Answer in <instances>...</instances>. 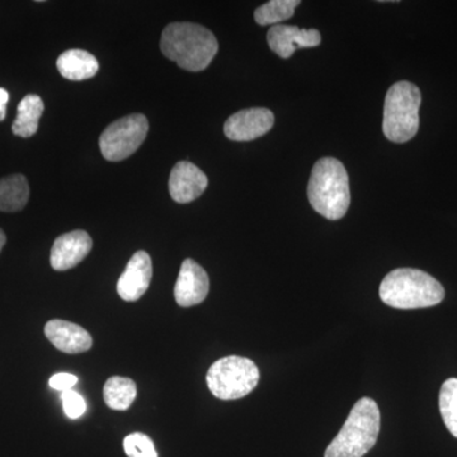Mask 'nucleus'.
<instances>
[{
  "label": "nucleus",
  "instance_id": "f257e3e1",
  "mask_svg": "<svg viewBox=\"0 0 457 457\" xmlns=\"http://www.w3.org/2000/svg\"><path fill=\"white\" fill-rule=\"evenodd\" d=\"M165 57L188 71H204L218 54L219 44L210 29L196 23H170L161 38Z\"/></svg>",
  "mask_w": 457,
  "mask_h": 457
},
{
  "label": "nucleus",
  "instance_id": "f03ea898",
  "mask_svg": "<svg viewBox=\"0 0 457 457\" xmlns=\"http://www.w3.org/2000/svg\"><path fill=\"white\" fill-rule=\"evenodd\" d=\"M308 197L312 209L328 220H339L351 204L350 182L338 159L321 158L312 170Z\"/></svg>",
  "mask_w": 457,
  "mask_h": 457
},
{
  "label": "nucleus",
  "instance_id": "7ed1b4c3",
  "mask_svg": "<svg viewBox=\"0 0 457 457\" xmlns=\"http://www.w3.org/2000/svg\"><path fill=\"white\" fill-rule=\"evenodd\" d=\"M380 297L395 309H422L444 300V286L420 270H394L380 285Z\"/></svg>",
  "mask_w": 457,
  "mask_h": 457
},
{
  "label": "nucleus",
  "instance_id": "20e7f679",
  "mask_svg": "<svg viewBox=\"0 0 457 457\" xmlns=\"http://www.w3.org/2000/svg\"><path fill=\"white\" fill-rule=\"evenodd\" d=\"M381 416L374 399L362 398L352 408L341 431L330 442L324 457H363L375 446Z\"/></svg>",
  "mask_w": 457,
  "mask_h": 457
},
{
  "label": "nucleus",
  "instance_id": "39448f33",
  "mask_svg": "<svg viewBox=\"0 0 457 457\" xmlns=\"http://www.w3.org/2000/svg\"><path fill=\"white\" fill-rule=\"evenodd\" d=\"M422 95L416 84L398 82L390 87L385 97L383 131L393 143H407L420 129Z\"/></svg>",
  "mask_w": 457,
  "mask_h": 457
},
{
  "label": "nucleus",
  "instance_id": "423d86ee",
  "mask_svg": "<svg viewBox=\"0 0 457 457\" xmlns=\"http://www.w3.org/2000/svg\"><path fill=\"white\" fill-rule=\"evenodd\" d=\"M207 386L221 400L245 398L260 381V370L245 357L228 356L216 361L207 371Z\"/></svg>",
  "mask_w": 457,
  "mask_h": 457
},
{
  "label": "nucleus",
  "instance_id": "0eeeda50",
  "mask_svg": "<svg viewBox=\"0 0 457 457\" xmlns=\"http://www.w3.org/2000/svg\"><path fill=\"white\" fill-rule=\"evenodd\" d=\"M149 121L144 114L122 117L102 132L99 147L110 162H121L137 152L145 140Z\"/></svg>",
  "mask_w": 457,
  "mask_h": 457
},
{
  "label": "nucleus",
  "instance_id": "6e6552de",
  "mask_svg": "<svg viewBox=\"0 0 457 457\" xmlns=\"http://www.w3.org/2000/svg\"><path fill=\"white\" fill-rule=\"evenodd\" d=\"M273 123L275 114L269 108H248L228 117L224 132L233 141H252L266 135Z\"/></svg>",
  "mask_w": 457,
  "mask_h": 457
},
{
  "label": "nucleus",
  "instance_id": "1a4fd4ad",
  "mask_svg": "<svg viewBox=\"0 0 457 457\" xmlns=\"http://www.w3.org/2000/svg\"><path fill=\"white\" fill-rule=\"evenodd\" d=\"M209 290L210 279L206 270L194 260L183 262L174 286L177 303L182 308L198 305L206 299Z\"/></svg>",
  "mask_w": 457,
  "mask_h": 457
},
{
  "label": "nucleus",
  "instance_id": "9d476101",
  "mask_svg": "<svg viewBox=\"0 0 457 457\" xmlns=\"http://www.w3.org/2000/svg\"><path fill=\"white\" fill-rule=\"evenodd\" d=\"M152 278V258L146 252H137L117 282V293L125 302H137L149 288Z\"/></svg>",
  "mask_w": 457,
  "mask_h": 457
},
{
  "label": "nucleus",
  "instance_id": "9b49d317",
  "mask_svg": "<svg viewBox=\"0 0 457 457\" xmlns=\"http://www.w3.org/2000/svg\"><path fill=\"white\" fill-rule=\"evenodd\" d=\"M93 242L84 230H75L56 237L51 249V267L55 270L74 269L92 251Z\"/></svg>",
  "mask_w": 457,
  "mask_h": 457
},
{
  "label": "nucleus",
  "instance_id": "f8f14e48",
  "mask_svg": "<svg viewBox=\"0 0 457 457\" xmlns=\"http://www.w3.org/2000/svg\"><path fill=\"white\" fill-rule=\"evenodd\" d=\"M270 50L282 59H288L297 49L317 47L321 35L318 29H303L297 26L276 25L267 33Z\"/></svg>",
  "mask_w": 457,
  "mask_h": 457
},
{
  "label": "nucleus",
  "instance_id": "ddd939ff",
  "mask_svg": "<svg viewBox=\"0 0 457 457\" xmlns=\"http://www.w3.org/2000/svg\"><path fill=\"white\" fill-rule=\"evenodd\" d=\"M209 185L206 174L189 162L174 165L170 177V194L176 203L188 204L204 194Z\"/></svg>",
  "mask_w": 457,
  "mask_h": 457
},
{
  "label": "nucleus",
  "instance_id": "4468645a",
  "mask_svg": "<svg viewBox=\"0 0 457 457\" xmlns=\"http://www.w3.org/2000/svg\"><path fill=\"white\" fill-rule=\"evenodd\" d=\"M45 336L60 352L69 354L89 351L93 339L84 328L71 321L53 319L45 326Z\"/></svg>",
  "mask_w": 457,
  "mask_h": 457
},
{
  "label": "nucleus",
  "instance_id": "2eb2a0df",
  "mask_svg": "<svg viewBox=\"0 0 457 457\" xmlns=\"http://www.w3.org/2000/svg\"><path fill=\"white\" fill-rule=\"evenodd\" d=\"M56 66L65 79L78 82L95 77L99 69V62L88 51L73 49L62 53L57 59Z\"/></svg>",
  "mask_w": 457,
  "mask_h": 457
},
{
  "label": "nucleus",
  "instance_id": "dca6fc26",
  "mask_svg": "<svg viewBox=\"0 0 457 457\" xmlns=\"http://www.w3.org/2000/svg\"><path fill=\"white\" fill-rule=\"evenodd\" d=\"M29 186L23 174H12L0 179V212H17L25 209Z\"/></svg>",
  "mask_w": 457,
  "mask_h": 457
},
{
  "label": "nucleus",
  "instance_id": "f3484780",
  "mask_svg": "<svg viewBox=\"0 0 457 457\" xmlns=\"http://www.w3.org/2000/svg\"><path fill=\"white\" fill-rule=\"evenodd\" d=\"M44 113V102L37 95H27L18 104L17 119L12 131L20 137H31L38 130V122Z\"/></svg>",
  "mask_w": 457,
  "mask_h": 457
},
{
  "label": "nucleus",
  "instance_id": "a211bd4d",
  "mask_svg": "<svg viewBox=\"0 0 457 457\" xmlns=\"http://www.w3.org/2000/svg\"><path fill=\"white\" fill-rule=\"evenodd\" d=\"M137 398V384L131 378L113 376L104 387V399L113 411H126Z\"/></svg>",
  "mask_w": 457,
  "mask_h": 457
},
{
  "label": "nucleus",
  "instance_id": "6ab92c4d",
  "mask_svg": "<svg viewBox=\"0 0 457 457\" xmlns=\"http://www.w3.org/2000/svg\"><path fill=\"white\" fill-rule=\"evenodd\" d=\"M297 5H300V0H270L255 9V22L261 26H276L286 20H290Z\"/></svg>",
  "mask_w": 457,
  "mask_h": 457
},
{
  "label": "nucleus",
  "instance_id": "aec40b11",
  "mask_svg": "<svg viewBox=\"0 0 457 457\" xmlns=\"http://www.w3.org/2000/svg\"><path fill=\"white\" fill-rule=\"evenodd\" d=\"M440 411L445 426L457 438V378L445 381L440 390Z\"/></svg>",
  "mask_w": 457,
  "mask_h": 457
},
{
  "label": "nucleus",
  "instance_id": "412c9836",
  "mask_svg": "<svg viewBox=\"0 0 457 457\" xmlns=\"http://www.w3.org/2000/svg\"><path fill=\"white\" fill-rule=\"evenodd\" d=\"M128 457H158L154 447V442L144 433H131L123 441Z\"/></svg>",
  "mask_w": 457,
  "mask_h": 457
},
{
  "label": "nucleus",
  "instance_id": "4be33fe9",
  "mask_svg": "<svg viewBox=\"0 0 457 457\" xmlns=\"http://www.w3.org/2000/svg\"><path fill=\"white\" fill-rule=\"evenodd\" d=\"M62 400L65 414L71 420H77L86 413V400L79 393L74 392V390H66L62 393Z\"/></svg>",
  "mask_w": 457,
  "mask_h": 457
},
{
  "label": "nucleus",
  "instance_id": "5701e85b",
  "mask_svg": "<svg viewBox=\"0 0 457 457\" xmlns=\"http://www.w3.org/2000/svg\"><path fill=\"white\" fill-rule=\"evenodd\" d=\"M77 383V376L66 374V372H59V374L51 376L49 380L50 387L62 393L66 392V390H71V387Z\"/></svg>",
  "mask_w": 457,
  "mask_h": 457
},
{
  "label": "nucleus",
  "instance_id": "b1692460",
  "mask_svg": "<svg viewBox=\"0 0 457 457\" xmlns=\"http://www.w3.org/2000/svg\"><path fill=\"white\" fill-rule=\"evenodd\" d=\"M9 102V93L7 89L0 88V122L4 121L7 116V104Z\"/></svg>",
  "mask_w": 457,
  "mask_h": 457
},
{
  "label": "nucleus",
  "instance_id": "393cba45",
  "mask_svg": "<svg viewBox=\"0 0 457 457\" xmlns=\"http://www.w3.org/2000/svg\"><path fill=\"white\" fill-rule=\"evenodd\" d=\"M7 243V237H5L4 231L0 228V252H2L3 246Z\"/></svg>",
  "mask_w": 457,
  "mask_h": 457
}]
</instances>
